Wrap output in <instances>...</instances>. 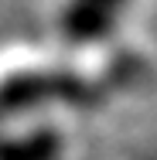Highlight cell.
Listing matches in <instances>:
<instances>
[{
	"label": "cell",
	"mask_w": 157,
	"mask_h": 160,
	"mask_svg": "<svg viewBox=\"0 0 157 160\" xmlns=\"http://www.w3.org/2000/svg\"><path fill=\"white\" fill-rule=\"evenodd\" d=\"M89 85L72 72H17L0 82V112H28L51 102H79Z\"/></svg>",
	"instance_id": "cell-1"
},
{
	"label": "cell",
	"mask_w": 157,
	"mask_h": 160,
	"mask_svg": "<svg viewBox=\"0 0 157 160\" xmlns=\"http://www.w3.org/2000/svg\"><path fill=\"white\" fill-rule=\"evenodd\" d=\"M126 7H130V0H65L62 21H58L62 41L72 48L99 44L120 24Z\"/></svg>",
	"instance_id": "cell-2"
},
{
	"label": "cell",
	"mask_w": 157,
	"mask_h": 160,
	"mask_svg": "<svg viewBox=\"0 0 157 160\" xmlns=\"http://www.w3.org/2000/svg\"><path fill=\"white\" fill-rule=\"evenodd\" d=\"M62 133L55 126H34L14 136H0V160H62Z\"/></svg>",
	"instance_id": "cell-3"
}]
</instances>
